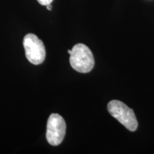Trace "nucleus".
<instances>
[{
  "label": "nucleus",
  "mask_w": 154,
  "mask_h": 154,
  "mask_svg": "<svg viewBox=\"0 0 154 154\" xmlns=\"http://www.w3.org/2000/svg\"><path fill=\"white\" fill-rule=\"evenodd\" d=\"M108 111L113 118L119 121L131 131H135L138 128V121L131 109L118 100H112L108 103Z\"/></svg>",
  "instance_id": "f03ea898"
},
{
  "label": "nucleus",
  "mask_w": 154,
  "mask_h": 154,
  "mask_svg": "<svg viewBox=\"0 0 154 154\" xmlns=\"http://www.w3.org/2000/svg\"><path fill=\"white\" fill-rule=\"evenodd\" d=\"M68 53L69 54H71V53H72V50H68Z\"/></svg>",
  "instance_id": "0eeeda50"
},
{
  "label": "nucleus",
  "mask_w": 154,
  "mask_h": 154,
  "mask_svg": "<svg viewBox=\"0 0 154 154\" xmlns=\"http://www.w3.org/2000/svg\"><path fill=\"white\" fill-rule=\"evenodd\" d=\"M37 2L41 5L47 6L48 5H50L53 2V0H37Z\"/></svg>",
  "instance_id": "39448f33"
},
{
  "label": "nucleus",
  "mask_w": 154,
  "mask_h": 154,
  "mask_svg": "<svg viewBox=\"0 0 154 154\" xmlns=\"http://www.w3.org/2000/svg\"><path fill=\"white\" fill-rule=\"evenodd\" d=\"M66 125L63 117L58 113L50 115L47 121L46 137L50 145L59 146L66 134Z\"/></svg>",
  "instance_id": "20e7f679"
},
{
  "label": "nucleus",
  "mask_w": 154,
  "mask_h": 154,
  "mask_svg": "<svg viewBox=\"0 0 154 154\" xmlns=\"http://www.w3.org/2000/svg\"><path fill=\"white\" fill-rule=\"evenodd\" d=\"M69 62L75 71L86 74L93 69L94 58L87 46L83 44H77L72 48Z\"/></svg>",
  "instance_id": "f257e3e1"
},
{
  "label": "nucleus",
  "mask_w": 154,
  "mask_h": 154,
  "mask_svg": "<svg viewBox=\"0 0 154 154\" xmlns=\"http://www.w3.org/2000/svg\"><path fill=\"white\" fill-rule=\"evenodd\" d=\"M47 9H48V10H49V11L51 10V9H52V7H51V4H50V5H47Z\"/></svg>",
  "instance_id": "423d86ee"
},
{
  "label": "nucleus",
  "mask_w": 154,
  "mask_h": 154,
  "mask_svg": "<svg viewBox=\"0 0 154 154\" xmlns=\"http://www.w3.org/2000/svg\"><path fill=\"white\" fill-rule=\"evenodd\" d=\"M26 59L32 64L38 65L46 58V49L43 42L34 34H27L23 40Z\"/></svg>",
  "instance_id": "7ed1b4c3"
}]
</instances>
